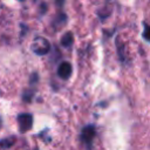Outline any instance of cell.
Here are the masks:
<instances>
[{
    "instance_id": "cell-5",
    "label": "cell",
    "mask_w": 150,
    "mask_h": 150,
    "mask_svg": "<svg viewBox=\"0 0 150 150\" xmlns=\"http://www.w3.org/2000/svg\"><path fill=\"white\" fill-rule=\"evenodd\" d=\"M67 20H68V15L64 13V12H59L55 18L53 19V22H52V26L55 28V29H60L61 27H63L66 23H67Z\"/></svg>"
},
{
    "instance_id": "cell-9",
    "label": "cell",
    "mask_w": 150,
    "mask_h": 150,
    "mask_svg": "<svg viewBox=\"0 0 150 150\" xmlns=\"http://www.w3.org/2000/svg\"><path fill=\"white\" fill-rule=\"evenodd\" d=\"M143 38L150 42V26L144 25V32H143Z\"/></svg>"
},
{
    "instance_id": "cell-12",
    "label": "cell",
    "mask_w": 150,
    "mask_h": 150,
    "mask_svg": "<svg viewBox=\"0 0 150 150\" xmlns=\"http://www.w3.org/2000/svg\"><path fill=\"white\" fill-rule=\"evenodd\" d=\"M2 127V120H1V117H0V128Z\"/></svg>"
},
{
    "instance_id": "cell-2",
    "label": "cell",
    "mask_w": 150,
    "mask_h": 150,
    "mask_svg": "<svg viewBox=\"0 0 150 150\" xmlns=\"http://www.w3.org/2000/svg\"><path fill=\"white\" fill-rule=\"evenodd\" d=\"M30 48L36 55H46L50 50V42L43 36H35L30 45Z\"/></svg>"
},
{
    "instance_id": "cell-4",
    "label": "cell",
    "mask_w": 150,
    "mask_h": 150,
    "mask_svg": "<svg viewBox=\"0 0 150 150\" xmlns=\"http://www.w3.org/2000/svg\"><path fill=\"white\" fill-rule=\"evenodd\" d=\"M57 76L62 80H67L70 77L71 73H73V67H71V63L68 62V61H62L59 66H57Z\"/></svg>"
},
{
    "instance_id": "cell-8",
    "label": "cell",
    "mask_w": 150,
    "mask_h": 150,
    "mask_svg": "<svg viewBox=\"0 0 150 150\" xmlns=\"http://www.w3.org/2000/svg\"><path fill=\"white\" fill-rule=\"evenodd\" d=\"M34 93H35V90L34 89H26L25 91H23V94H22V100L25 101V102H30L32 101V98H33V96H34Z\"/></svg>"
},
{
    "instance_id": "cell-3",
    "label": "cell",
    "mask_w": 150,
    "mask_h": 150,
    "mask_svg": "<svg viewBox=\"0 0 150 150\" xmlns=\"http://www.w3.org/2000/svg\"><path fill=\"white\" fill-rule=\"evenodd\" d=\"M18 120V127H19V131L21 134L27 132L28 130L32 129L33 127V116L28 112H21L16 117Z\"/></svg>"
},
{
    "instance_id": "cell-6",
    "label": "cell",
    "mask_w": 150,
    "mask_h": 150,
    "mask_svg": "<svg viewBox=\"0 0 150 150\" xmlns=\"http://www.w3.org/2000/svg\"><path fill=\"white\" fill-rule=\"evenodd\" d=\"M74 42V38H73V33L71 32H66L62 38H61V45L63 47H70Z\"/></svg>"
},
{
    "instance_id": "cell-7",
    "label": "cell",
    "mask_w": 150,
    "mask_h": 150,
    "mask_svg": "<svg viewBox=\"0 0 150 150\" xmlns=\"http://www.w3.org/2000/svg\"><path fill=\"white\" fill-rule=\"evenodd\" d=\"M15 141H16V137H15V136H11V137L2 138V139H0V148H1V149H8V148H11L12 145H14Z\"/></svg>"
},
{
    "instance_id": "cell-10",
    "label": "cell",
    "mask_w": 150,
    "mask_h": 150,
    "mask_svg": "<svg viewBox=\"0 0 150 150\" xmlns=\"http://www.w3.org/2000/svg\"><path fill=\"white\" fill-rule=\"evenodd\" d=\"M38 81H39V74L33 73V74L29 76V84H30V86H34Z\"/></svg>"
},
{
    "instance_id": "cell-1",
    "label": "cell",
    "mask_w": 150,
    "mask_h": 150,
    "mask_svg": "<svg viewBox=\"0 0 150 150\" xmlns=\"http://www.w3.org/2000/svg\"><path fill=\"white\" fill-rule=\"evenodd\" d=\"M95 136H96V127L94 124H87L82 128L80 134V139L87 150H91Z\"/></svg>"
},
{
    "instance_id": "cell-11",
    "label": "cell",
    "mask_w": 150,
    "mask_h": 150,
    "mask_svg": "<svg viewBox=\"0 0 150 150\" xmlns=\"http://www.w3.org/2000/svg\"><path fill=\"white\" fill-rule=\"evenodd\" d=\"M47 12V4L46 2H42L41 5H40V14L42 15V14H45Z\"/></svg>"
}]
</instances>
